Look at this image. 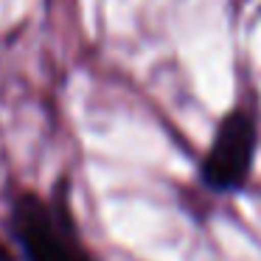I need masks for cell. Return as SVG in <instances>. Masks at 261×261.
Instances as JSON below:
<instances>
[{"instance_id":"6da1fadb","label":"cell","mask_w":261,"mask_h":261,"mask_svg":"<svg viewBox=\"0 0 261 261\" xmlns=\"http://www.w3.org/2000/svg\"><path fill=\"white\" fill-rule=\"evenodd\" d=\"M12 227L25 261H90L87 250L76 242L68 216L51 211L31 194L17 199Z\"/></svg>"},{"instance_id":"7a4b0ae2","label":"cell","mask_w":261,"mask_h":261,"mask_svg":"<svg viewBox=\"0 0 261 261\" xmlns=\"http://www.w3.org/2000/svg\"><path fill=\"white\" fill-rule=\"evenodd\" d=\"M255 149V126L244 113H230L222 121L219 132L214 138L208 158L202 163V177L216 188H239L247 180L250 163H253Z\"/></svg>"},{"instance_id":"3957f363","label":"cell","mask_w":261,"mask_h":261,"mask_svg":"<svg viewBox=\"0 0 261 261\" xmlns=\"http://www.w3.org/2000/svg\"><path fill=\"white\" fill-rule=\"evenodd\" d=\"M0 261H12V255H9V253H6V250H3V247H0Z\"/></svg>"}]
</instances>
